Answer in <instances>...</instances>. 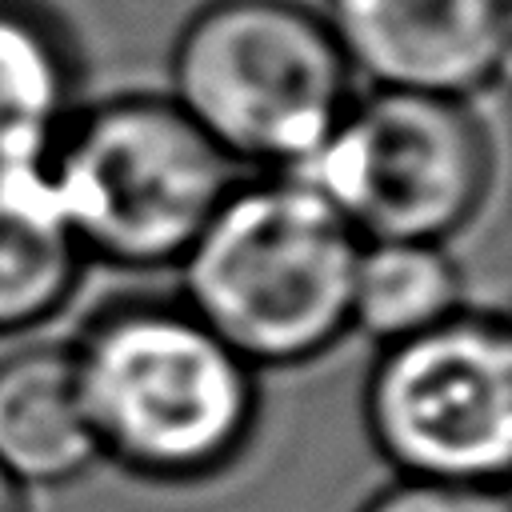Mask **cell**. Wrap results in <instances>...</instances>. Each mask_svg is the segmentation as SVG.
Wrapping results in <instances>:
<instances>
[{
  "label": "cell",
  "instance_id": "1",
  "mask_svg": "<svg viewBox=\"0 0 512 512\" xmlns=\"http://www.w3.org/2000/svg\"><path fill=\"white\" fill-rule=\"evenodd\" d=\"M68 356L96 456L136 480H216L256 436V368L180 300H112L84 320Z\"/></svg>",
  "mask_w": 512,
  "mask_h": 512
},
{
  "label": "cell",
  "instance_id": "2",
  "mask_svg": "<svg viewBox=\"0 0 512 512\" xmlns=\"http://www.w3.org/2000/svg\"><path fill=\"white\" fill-rule=\"evenodd\" d=\"M360 236L300 176L236 180L180 268V304L260 368L320 360L348 332Z\"/></svg>",
  "mask_w": 512,
  "mask_h": 512
},
{
  "label": "cell",
  "instance_id": "3",
  "mask_svg": "<svg viewBox=\"0 0 512 512\" xmlns=\"http://www.w3.org/2000/svg\"><path fill=\"white\" fill-rule=\"evenodd\" d=\"M356 72L300 0H208L168 56L176 108L232 160L300 172L332 136Z\"/></svg>",
  "mask_w": 512,
  "mask_h": 512
},
{
  "label": "cell",
  "instance_id": "4",
  "mask_svg": "<svg viewBox=\"0 0 512 512\" xmlns=\"http://www.w3.org/2000/svg\"><path fill=\"white\" fill-rule=\"evenodd\" d=\"M44 172L80 256L128 272L176 268L236 184V164L156 92L76 108Z\"/></svg>",
  "mask_w": 512,
  "mask_h": 512
},
{
  "label": "cell",
  "instance_id": "5",
  "mask_svg": "<svg viewBox=\"0 0 512 512\" xmlns=\"http://www.w3.org/2000/svg\"><path fill=\"white\" fill-rule=\"evenodd\" d=\"M496 148L472 100L372 88L300 176L360 240L448 244L492 188Z\"/></svg>",
  "mask_w": 512,
  "mask_h": 512
},
{
  "label": "cell",
  "instance_id": "6",
  "mask_svg": "<svg viewBox=\"0 0 512 512\" xmlns=\"http://www.w3.org/2000/svg\"><path fill=\"white\" fill-rule=\"evenodd\" d=\"M364 428L408 480L504 488L512 464V340L492 312L384 344L364 380Z\"/></svg>",
  "mask_w": 512,
  "mask_h": 512
},
{
  "label": "cell",
  "instance_id": "7",
  "mask_svg": "<svg viewBox=\"0 0 512 512\" xmlns=\"http://www.w3.org/2000/svg\"><path fill=\"white\" fill-rule=\"evenodd\" d=\"M348 68L376 88L472 100L508 56V0H324Z\"/></svg>",
  "mask_w": 512,
  "mask_h": 512
},
{
  "label": "cell",
  "instance_id": "8",
  "mask_svg": "<svg viewBox=\"0 0 512 512\" xmlns=\"http://www.w3.org/2000/svg\"><path fill=\"white\" fill-rule=\"evenodd\" d=\"M68 344H32L0 360V468L24 488H60L96 464Z\"/></svg>",
  "mask_w": 512,
  "mask_h": 512
},
{
  "label": "cell",
  "instance_id": "9",
  "mask_svg": "<svg viewBox=\"0 0 512 512\" xmlns=\"http://www.w3.org/2000/svg\"><path fill=\"white\" fill-rule=\"evenodd\" d=\"M80 52L40 0H0V160L44 164L80 108Z\"/></svg>",
  "mask_w": 512,
  "mask_h": 512
},
{
  "label": "cell",
  "instance_id": "10",
  "mask_svg": "<svg viewBox=\"0 0 512 512\" xmlns=\"http://www.w3.org/2000/svg\"><path fill=\"white\" fill-rule=\"evenodd\" d=\"M80 268L44 164L0 160V336L52 320L76 292Z\"/></svg>",
  "mask_w": 512,
  "mask_h": 512
},
{
  "label": "cell",
  "instance_id": "11",
  "mask_svg": "<svg viewBox=\"0 0 512 512\" xmlns=\"http://www.w3.org/2000/svg\"><path fill=\"white\" fill-rule=\"evenodd\" d=\"M464 308V272L448 244L364 240L352 272L348 328L384 344L408 340Z\"/></svg>",
  "mask_w": 512,
  "mask_h": 512
},
{
  "label": "cell",
  "instance_id": "12",
  "mask_svg": "<svg viewBox=\"0 0 512 512\" xmlns=\"http://www.w3.org/2000/svg\"><path fill=\"white\" fill-rule=\"evenodd\" d=\"M356 512H512L504 488L492 484H444V480H408L380 488Z\"/></svg>",
  "mask_w": 512,
  "mask_h": 512
},
{
  "label": "cell",
  "instance_id": "13",
  "mask_svg": "<svg viewBox=\"0 0 512 512\" xmlns=\"http://www.w3.org/2000/svg\"><path fill=\"white\" fill-rule=\"evenodd\" d=\"M0 512H32L28 488L20 480H12L4 468H0Z\"/></svg>",
  "mask_w": 512,
  "mask_h": 512
}]
</instances>
